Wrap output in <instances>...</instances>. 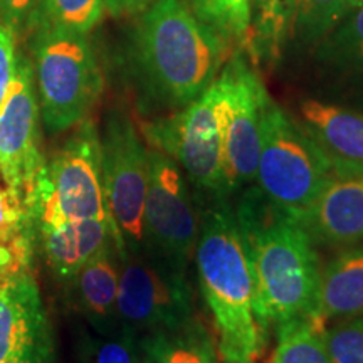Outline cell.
<instances>
[{
  "label": "cell",
  "mask_w": 363,
  "mask_h": 363,
  "mask_svg": "<svg viewBox=\"0 0 363 363\" xmlns=\"http://www.w3.org/2000/svg\"><path fill=\"white\" fill-rule=\"evenodd\" d=\"M233 211L251 266L261 325L269 330L294 318L323 321L321 266L301 222L272 203L254 184L240 190Z\"/></svg>",
  "instance_id": "obj_1"
},
{
  "label": "cell",
  "mask_w": 363,
  "mask_h": 363,
  "mask_svg": "<svg viewBox=\"0 0 363 363\" xmlns=\"http://www.w3.org/2000/svg\"><path fill=\"white\" fill-rule=\"evenodd\" d=\"M233 49L184 0H157L136 24L135 71L150 101L180 110L219 78Z\"/></svg>",
  "instance_id": "obj_2"
},
{
  "label": "cell",
  "mask_w": 363,
  "mask_h": 363,
  "mask_svg": "<svg viewBox=\"0 0 363 363\" xmlns=\"http://www.w3.org/2000/svg\"><path fill=\"white\" fill-rule=\"evenodd\" d=\"M206 206V203H203ZM201 225L194 261L203 301L217 333L224 363H257L267 330L256 315L251 266L229 199H207L199 208Z\"/></svg>",
  "instance_id": "obj_3"
},
{
  "label": "cell",
  "mask_w": 363,
  "mask_h": 363,
  "mask_svg": "<svg viewBox=\"0 0 363 363\" xmlns=\"http://www.w3.org/2000/svg\"><path fill=\"white\" fill-rule=\"evenodd\" d=\"M26 207L38 233L65 220L111 222L103 187L101 136L89 118L76 125L52 160L44 163L27 194Z\"/></svg>",
  "instance_id": "obj_4"
},
{
  "label": "cell",
  "mask_w": 363,
  "mask_h": 363,
  "mask_svg": "<svg viewBox=\"0 0 363 363\" xmlns=\"http://www.w3.org/2000/svg\"><path fill=\"white\" fill-rule=\"evenodd\" d=\"M34 65L45 128L61 133L84 121L104 84L86 34L35 27Z\"/></svg>",
  "instance_id": "obj_5"
},
{
  "label": "cell",
  "mask_w": 363,
  "mask_h": 363,
  "mask_svg": "<svg viewBox=\"0 0 363 363\" xmlns=\"http://www.w3.org/2000/svg\"><path fill=\"white\" fill-rule=\"evenodd\" d=\"M142 135L150 148L162 152L180 167L199 194L206 199H229L219 78L187 106L143 123Z\"/></svg>",
  "instance_id": "obj_6"
},
{
  "label": "cell",
  "mask_w": 363,
  "mask_h": 363,
  "mask_svg": "<svg viewBox=\"0 0 363 363\" xmlns=\"http://www.w3.org/2000/svg\"><path fill=\"white\" fill-rule=\"evenodd\" d=\"M331 175L326 157L298 120L269 98L254 184L272 203L299 220Z\"/></svg>",
  "instance_id": "obj_7"
},
{
  "label": "cell",
  "mask_w": 363,
  "mask_h": 363,
  "mask_svg": "<svg viewBox=\"0 0 363 363\" xmlns=\"http://www.w3.org/2000/svg\"><path fill=\"white\" fill-rule=\"evenodd\" d=\"M187 272L145 249H125L120 256L116 301L120 330L138 338L192 320L194 291Z\"/></svg>",
  "instance_id": "obj_8"
},
{
  "label": "cell",
  "mask_w": 363,
  "mask_h": 363,
  "mask_svg": "<svg viewBox=\"0 0 363 363\" xmlns=\"http://www.w3.org/2000/svg\"><path fill=\"white\" fill-rule=\"evenodd\" d=\"M103 187L115 227L118 254L143 249V212L148 190V147L133 121L116 110L108 116L101 136Z\"/></svg>",
  "instance_id": "obj_9"
},
{
  "label": "cell",
  "mask_w": 363,
  "mask_h": 363,
  "mask_svg": "<svg viewBox=\"0 0 363 363\" xmlns=\"http://www.w3.org/2000/svg\"><path fill=\"white\" fill-rule=\"evenodd\" d=\"M148 190L143 212V249L177 269L189 271L199 239V208L177 163L148 148Z\"/></svg>",
  "instance_id": "obj_10"
},
{
  "label": "cell",
  "mask_w": 363,
  "mask_h": 363,
  "mask_svg": "<svg viewBox=\"0 0 363 363\" xmlns=\"http://www.w3.org/2000/svg\"><path fill=\"white\" fill-rule=\"evenodd\" d=\"M224 172L229 195L256 182L262 142V120L269 94L246 54L235 51L222 67Z\"/></svg>",
  "instance_id": "obj_11"
},
{
  "label": "cell",
  "mask_w": 363,
  "mask_h": 363,
  "mask_svg": "<svg viewBox=\"0 0 363 363\" xmlns=\"http://www.w3.org/2000/svg\"><path fill=\"white\" fill-rule=\"evenodd\" d=\"M44 163L39 152V103L34 67L26 57H19L16 74L0 106V179L26 203Z\"/></svg>",
  "instance_id": "obj_12"
},
{
  "label": "cell",
  "mask_w": 363,
  "mask_h": 363,
  "mask_svg": "<svg viewBox=\"0 0 363 363\" xmlns=\"http://www.w3.org/2000/svg\"><path fill=\"white\" fill-rule=\"evenodd\" d=\"M0 363H54L51 323L27 269L0 276Z\"/></svg>",
  "instance_id": "obj_13"
},
{
  "label": "cell",
  "mask_w": 363,
  "mask_h": 363,
  "mask_svg": "<svg viewBox=\"0 0 363 363\" xmlns=\"http://www.w3.org/2000/svg\"><path fill=\"white\" fill-rule=\"evenodd\" d=\"M313 244L348 249L363 242V179L331 175L299 217Z\"/></svg>",
  "instance_id": "obj_14"
},
{
  "label": "cell",
  "mask_w": 363,
  "mask_h": 363,
  "mask_svg": "<svg viewBox=\"0 0 363 363\" xmlns=\"http://www.w3.org/2000/svg\"><path fill=\"white\" fill-rule=\"evenodd\" d=\"M298 123L335 175L363 179V113L318 99L299 104Z\"/></svg>",
  "instance_id": "obj_15"
},
{
  "label": "cell",
  "mask_w": 363,
  "mask_h": 363,
  "mask_svg": "<svg viewBox=\"0 0 363 363\" xmlns=\"http://www.w3.org/2000/svg\"><path fill=\"white\" fill-rule=\"evenodd\" d=\"M76 303L91 326L103 337L120 331L118 321V283L120 254L111 242L81 267L72 278Z\"/></svg>",
  "instance_id": "obj_16"
},
{
  "label": "cell",
  "mask_w": 363,
  "mask_h": 363,
  "mask_svg": "<svg viewBox=\"0 0 363 363\" xmlns=\"http://www.w3.org/2000/svg\"><path fill=\"white\" fill-rule=\"evenodd\" d=\"M49 267L59 279L72 281L89 259L115 242L110 220L76 219L39 230Z\"/></svg>",
  "instance_id": "obj_17"
},
{
  "label": "cell",
  "mask_w": 363,
  "mask_h": 363,
  "mask_svg": "<svg viewBox=\"0 0 363 363\" xmlns=\"http://www.w3.org/2000/svg\"><path fill=\"white\" fill-rule=\"evenodd\" d=\"M320 316L323 321L363 316V247H348L321 269Z\"/></svg>",
  "instance_id": "obj_18"
},
{
  "label": "cell",
  "mask_w": 363,
  "mask_h": 363,
  "mask_svg": "<svg viewBox=\"0 0 363 363\" xmlns=\"http://www.w3.org/2000/svg\"><path fill=\"white\" fill-rule=\"evenodd\" d=\"M142 363H219L212 333L199 318L174 328L142 335L138 342Z\"/></svg>",
  "instance_id": "obj_19"
},
{
  "label": "cell",
  "mask_w": 363,
  "mask_h": 363,
  "mask_svg": "<svg viewBox=\"0 0 363 363\" xmlns=\"http://www.w3.org/2000/svg\"><path fill=\"white\" fill-rule=\"evenodd\" d=\"M294 0H252L251 29L244 54L254 65L276 66L293 34Z\"/></svg>",
  "instance_id": "obj_20"
},
{
  "label": "cell",
  "mask_w": 363,
  "mask_h": 363,
  "mask_svg": "<svg viewBox=\"0 0 363 363\" xmlns=\"http://www.w3.org/2000/svg\"><path fill=\"white\" fill-rule=\"evenodd\" d=\"M316 59L345 78L363 83V7L348 13L316 45Z\"/></svg>",
  "instance_id": "obj_21"
},
{
  "label": "cell",
  "mask_w": 363,
  "mask_h": 363,
  "mask_svg": "<svg viewBox=\"0 0 363 363\" xmlns=\"http://www.w3.org/2000/svg\"><path fill=\"white\" fill-rule=\"evenodd\" d=\"M276 328V347L269 363H331L325 345V321L294 318Z\"/></svg>",
  "instance_id": "obj_22"
},
{
  "label": "cell",
  "mask_w": 363,
  "mask_h": 363,
  "mask_svg": "<svg viewBox=\"0 0 363 363\" xmlns=\"http://www.w3.org/2000/svg\"><path fill=\"white\" fill-rule=\"evenodd\" d=\"M189 6L202 24L244 52L251 29L252 0H190Z\"/></svg>",
  "instance_id": "obj_23"
},
{
  "label": "cell",
  "mask_w": 363,
  "mask_h": 363,
  "mask_svg": "<svg viewBox=\"0 0 363 363\" xmlns=\"http://www.w3.org/2000/svg\"><path fill=\"white\" fill-rule=\"evenodd\" d=\"M350 13L347 0H294L293 38L318 45Z\"/></svg>",
  "instance_id": "obj_24"
},
{
  "label": "cell",
  "mask_w": 363,
  "mask_h": 363,
  "mask_svg": "<svg viewBox=\"0 0 363 363\" xmlns=\"http://www.w3.org/2000/svg\"><path fill=\"white\" fill-rule=\"evenodd\" d=\"M103 13L104 0H40L38 27L88 35Z\"/></svg>",
  "instance_id": "obj_25"
},
{
  "label": "cell",
  "mask_w": 363,
  "mask_h": 363,
  "mask_svg": "<svg viewBox=\"0 0 363 363\" xmlns=\"http://www.w3.org/2000/svg\"><path fill=\"white\" fill-rule=\"evenodd\" d=\"M323 337L331 363H363V316L343 318Z\"/></svg>",
  "instance_id": "obj_26"
},
{
  "label": "cell",
  "mask_w": 363,
  "mask_h": 363,
  "mask_svg": "<svg viewBox=\"0 0 363 363\" xmlns=\"http://www.w3.org/2000/svg\"><path fill=\"white\" fill-rule=\"evenodd\" d=\"M88 363H142L138 340L126 330L101 338H88L84 350Z\"/></svg>",
  "instance_id": "obj_27"
},
{
  "label": "cell",
  "mask_w": 363,
  "mask_h": 363,
  "mask_svg": "<svg viewBox=\"0 0 363 363\" xmlns=\"http://www.w3.org/2000/svg\"><path fill=\"white\" fill-rule=\"evenodd\" d=\"M34 225L27 214V207L21 195L0 185V244L12 242L21 235L33 234Z\"/></svg>",
  "instance_id": "obj_28"
},
{
  "label": "cell",
  "mask_w": 363,
  "mask_h": 363,
  "mask_svg": "<svg viewBox=\"0 0 363 363\" xmlns=\"http://www.w3.org/2000/svg\"><path fill=\"white\" fill-rule=\"evenodd\" d=\"M40 0H0V17L12 33H27L39 22Z\"/></svg>",
  "instance_id": "obj_29"
},
{
  "label": "cell",
  "mask_w": 363,
  "mask_h": 363,
  "mask_svg": "<svg viewBox=\"0 0 363 363\" xmlns=\"http://www.w3.org/2000/svg\"><path fill=\"white\" fill-rule=\"evenodd\" d=\"M17 57L16 44H13V33L0 17V106L6 99L7 89L16 74Z\"/></svg>",
  "instance_id": "obj_30"
},
{
  "label": "cell",
  "mask_w": 363,
  "mask_h": 363,
  "mask_svg": "<svg viewBox=\"0 0 363 363\" xmlns=\"http://www.w3.org/2000/svg\"><path fill=\"white\" fill-rule=\"evenodd\" d=\"M157 0H104V11L115 17L142 13Z\"/></svg>",
  "instance_id": "obj_31"
},
{
  "label": "cell",
  "mask_w": 363,
  "mask_h": 363,
  "mask_svg": "<svg viewBox=\"0 0 363 363\" xmlns=\"http://www.w3.org/2000/svg\"><path fill=\"white\" fill-rule=\"evenodd\" d=\"M348 7H350V12L355 11V9L363 7V0H347Z\"/></svg>",
  "instance_id": "obj_32"
}]
</instances>
